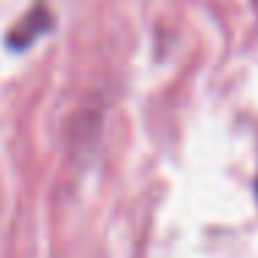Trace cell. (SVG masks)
Wrapping results in <instances>:
<instances>
[{"label":"cell","mask_w":258,"mask_h":258,"mask_svg":"<svg viewBox=\"0 0 258 258\" xmlns=\"http://www.w3.org/2000/svg\"><path fill=\"white\" fill-rule=\"evenodd\" d=\"M50 28H53V14L47 12L45 6H34L17 25H14L12 34H9V47L23 50V47H28L31 42L39 39L42 34H47Z\"/></svg>","instance_id":"obj_1"}]
</instances>
